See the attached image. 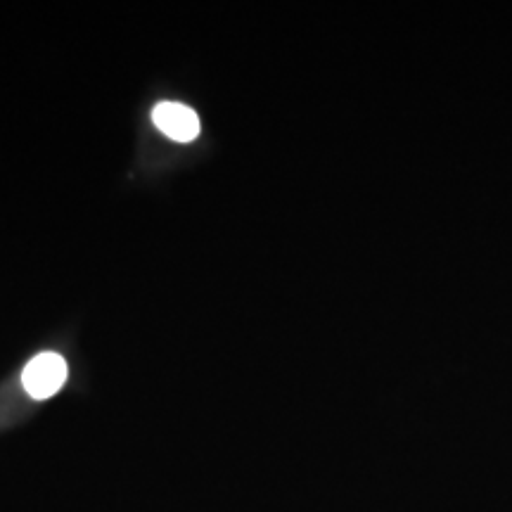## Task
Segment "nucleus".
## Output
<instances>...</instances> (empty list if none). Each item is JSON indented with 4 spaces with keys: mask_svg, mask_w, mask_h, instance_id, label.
<instances>
[{
    "mask_svg": "<svg viewBox=\"0 0 512 512\" xmlns=\"http://www.w3.org/2000/svg\"><path fill=\"white\" fill-rule=\"evenodd\" d=\"M69 377L67 358L57 351H41L22 370V384L31 399L43 401L55 396Z\"/></svg>",
    "mask_w": 512,
    "mask_h": 512,
    "instance_id": "f257e3e1",
    "label": "nucleus"
},
{
    "mask_svg": "<svg viewBox=\"0 0 512 512\" xmlns=\"http://www.w3.org/2000/svg\"><path fill=\"white\" fill-rule=\"evenodd\" d=\"M152 121L166 138L176 143H192L202 131L197 112L181 102H159L152 110Z\"/></svg>",
    "mask_w": 512,
    "mask_h": 512,
    "instance_id": "f03ea898",
    "label": "nucleus"
}]
</instances>
